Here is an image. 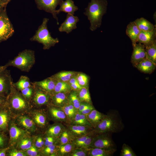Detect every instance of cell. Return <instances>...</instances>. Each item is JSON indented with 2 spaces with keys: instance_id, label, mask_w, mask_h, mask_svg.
I'll use <instances>...</instances> for the list:
<instances>
[{
  "instance_id": "1",
  "label": "cell",
  "mask_w": 156,
  "mask_h": 156,
  "mask_svg": "<svg viewBox=\"0 0 156 156\" xmlns=\"http://www.w3.org/2000/svg\"><path fill=\"white\" fill-rule=\"evenodd\" d=\"M107 4L106 0H91L85 9L83 14L90 21L91 31H94L101 27L103 17L106 13Z\"/></svg>"
},
{
  "instance_id": "2",
  "label": "cell",
  "mask_w": 156,
  "mask_h": 156,
  "mask_svg": "<svg viewBox=\"0 0 156 156\" xmlns=\"http://www.w3.org/2000/svg\"><path fill=\"white\" fill-rule=\"evenodd\" d=\"M125 127L120 116L118 110H109L103 120L94 129L97 133L110 132L118 133L123 130Z\"/></svg>"
},
{
  "instance_id": "3",
  "label": "cell",
  "mask_w": 156,
  "mask_h": 156,
  "mask_svg": "<svg viewBox=\"0 0 156 156\" xmlns=\"http://www.w3.org/2000/svg\"><path fill=\"white\" fill-rule=\"evenodd\" d=\"M35 63V52L33 50L25 49L20 52L13 60H10L4 65L16 68L22 71L29 72Z\"/></svg>"
},
{
  "instance_id": "4",
  "label": "cell",
  "mask_w": 156,
  "mask_h": 156,
  "mask_svg": "<svg viewBox=\"0 0 156 156\" xmlns=\"http://www.w3.org/2000/svg\"><path fill=\"white\" fill-rule=\"evenodd\" d=\"M49 19L44 18L35 34L30 38L31 41H36L43 45V49H49L59 42L57 38H54L51 35L47 26Z\"/></svg>"
},
{
  "instance_id": "5",
  "label": "cell",
  "mask_w": 156,
  "mask_h": 156,
  "mask_svg": "<svg viewBox=\"0 0 156 156\" xmlns=\"http://www.w3.org/2000/svg\"><path fill=\"white\" fill-rule=\"evenodd\" d=\"M112 134L110 132L97 133L93 138L90 147L108 150L116 148L112 139Z\"/></svg>"
},
{
  "instance_id": "6",
  "label": "cell",
  "mask_w": 156,
  "mask_h": 156,
  "mask_svg": "<svg viewBox=\"0 0 156 156\" xmlns=\"http://www.w3.org/2000/svg\"><path fill=\"white\" fill-rule=\"evenodd\" d=\"M14 32L13 26L7 15L5 7L0 13V43L6 40Z\"/></svg>"
},
{
  "instance_id": "7",
  "label": "cell",
  "mask_w": 156,
  "mask_h": 156,
  "mask_svg": "<svg viewBox=\"0 0 156 156\" xmlns=\"http://www.w3.org/2000/svg\"><path fill=\"white\" fill-rule=\"evenodd\" d=\"M17 90L13 83L10 92L7 97L6 103L10 104L15 109H24L27 106V102L22 96L18 93Z\"/></svg>"
},
{
  "instance_id": "8",
  "label": "cell",
  "mask_w": 156,
  "mask_h": 156,
  "mask_svg": "<svg viewBox=\"0 0 156 156\" xmlns=\"http://www.w3.org/2000/svg\"><path fill=\"white\" fill-rule=\"evenodd\" d=\"M38 8L39 10L51 13L53 17L55 19L59 25L57 16L56 8L60 5L63 0H35Z\"/></svg>"
},
{
  "instance_id": "9",
  "label": "cell",
  "mask_w": 156,
  "mask_h": 156,
  "mask_svg": "<svg viewBox=\"0 0 156 156\" xmlns=\"http://www.w3.org/2000/svg\"><path fill=\"white\" fill-rule=\"evenodd\" d=\"M10 71L6 69L0 72V96L7 98L13 83Z\"/></svg>"
},
{
  "instance_id": "10",
  "label": "cell",
  "mask_w": 156,
  "mask_h": 156,
  "mask_svg": "<svg viewBox=\"0 0 156 156\" xmlns=\"http://www.w3.org/2000/svg\"><path fill=\"white\" fill-rule=\"evenodd\" d=\"M133 50L131 56V62L134 66L146 58L145 45L140 43L133 46Z\"/></svg>"
},
{
  "instance_id": "11",
  "label": "cell",
  "mask_w": 156,
  "mask_h": 156,
  "mask_svg": "<svg viewBox=\"0 0 156 156\" xmlns=\"http://www.w3.org/2000/svg\"><path fill=\"white\" fill-rule=\"evenodd\" d=\"M79 21L77 16L67 14L65 20L59 28V31L68 34L77 28V24Z\"/></svg>"
},
{
  "instance_id": "12",
  "label": "cell",
  "mask_w": 156,
  "mask_h": 156,
  "mask_svg": "<svg viewBox=\"0 0 156 156\" xmlns=\"http://www.w3.org/2000/svg\"><path fill=\"white\" fill-rule=\"evenodd\" d=\"M34 94L33 100L35 104L42 105L47 103L49 101L50 96L48 92L42 90L36 85L33 82Z\"/></svg>"
},
{
  "instance_id": "13",
  "label": "cell",
  "mask_w": 156,
  "mask_h": 156,
  "mask_svg": "<svg viewBox=\"0 0 156 156\" xmlns=\"http://www.w3.org/2000/svg\"><path fill=\"white\" fill-rule=\"evenodd\" d=\"M156 28L151 31H140L137 42L144 44L145 46L156 40Z\"/></svg>"
},
{
  "instance_id": "14",
  "label": "cell",
  "mask_w": 156,
  "mask_h": 156,
  "mask_svg": "<svg viewBox=\"0 0 156 156\" xmlns=\"http://www.w3.org/2000/svg\"><path fill=\"white\" fill-rule=\"evenodd\" d=\"M60 5L59 9L56 10L57 14L61 12H64L74 15L75 12L78 10V7L75 5L74 2L72 0L63 1Z\"/></svg>"
},
{
  "instance_id": "15",
  "label": "cell",
  "mask_w": 156,
  "mask_h": 156,
  "mask_svg": "<svg viewBox=\"0 0 156 156\" xmlns=\"http://www.w3.org/2000/svg\"><path fill=\"white\" fill-rule=\"evenodd\" d=\"M85 115L92 127L94 129L103 120L106 115L94 109Z\"/></svg>"
},
{
  "instance_id": "16",
  "label": "cell",
  "mask_w": 156,
  "mask_h": 156,
  "mask_svg": "<svg viewBox=\"0 0 156 156\" xmlns=\"http://www.w3.org/2000/svg\"><path fill=\"white\" fill-rule=\"evenodd\" d=\"M140 31L134 22H131L127 25L126 31V34L131 39L132 45L135 44L137 42Z\"/></svg>"
},
{
  "instance_id": "17",
  "label": "cell",
  "mask_w": 156,
  "mask_h": 156,
  "mask_svg": "<svg viewBox=\"0 0 156 156\" xmlns=\"http://www.w3.org/2000/svg\"><path fill=\"white\" fill-rule=\"evenodd\" d=\"M56 82V81L51 77L43 80L35 81L33 83L42 90L50 92L53 91Z\"/></svg>"
},
{
  "instance_id": "18",
  "label": "cell",
  "mask_w": 156,
  "mask_h": 156,
  "mask_svg": "<svg viewBox=\"0 0 156 156\" xmlns=\"http://www.w3.org/2000/svg\"><path fill=\"white\" fill-rule=\"evenodd\" d=\"M156 64L151 60L145 58L135 67L141 72L151 74L155 69Z\"/></svg>"
},
{
  "instance_id": "19",
  "label": "cell",
  "mask_w": 156,
  "mask_h": 156,
  "mask_svg": "<svg viewBox=\"0 0 156 156\" xmlns=\"http://www.w3.org/2000/svg\"><path fill=\"white\" fill-rule=\"evenodd\" d=\"M87 149L88 155L90 156H111L117 150L116 148L108 150L91 147Z\"/></svg>"
},
{
  "instance_id": "20",
  "label": "cell",
  "mask_w": 156,
  "mask_h": 156,
  "mask_svg": "<svg viewBox=\"0 0 156 156\" xmlns=\"http://www.w3.org/2000/svg\"><path fill=\"white\" fill-rule=\"evenodd\" d=\"M134 22L140 31H151L156 28L155 26L143 17L137 18Z\"/></svg>"
},
{
  "instance_id": "21",
  "label": "cell",
  "mask_w": 156,
  "mask_h": 156,
  "mask_svg": "<svg viewBox=\"0 0 156 156\" xmlns=\"http://www.w3.org/2000/svg\"><path fill=\"white\" fill-rule=\"evenodd\" d=\"M77 73L76 72L71 71H62L54 74L51 77L56 81L68 83Z\"/></svg>"
},
{
  "instance_id": "22",
  "label": "cell",
  "mask_w": 156,
  "mask_h": 156,
  "mask_svg": "<svg viewBox=\"0 0 156 156\" xmlns=\"http://www.w3.org/2000/svg\"><path fill=\"white\" fill-rule=\"evenodd\" d=\"M68 93L59 92L54 94L52 97L53 103L55 105L63 107L69 103Z\"/></svg>"
},
{
  "instance_id": "23",
  "label": "cell",
  "mask_w": 156,
  "mask_h": 156,
  "mask_svg": "<svg viewBox=\"0 0 156 156\" xmlns=\"http://www.w3.org/2000/svg\"><path fill=\"white\" fill-rule=\"evenodd\" d=\"M5 107L6 104L0 108V131L2 132L7 129L9 120L8 113Z\"/></svg>"
},
{
  "instance_id": "24",
  "label": "cell",
  "mask_w": 156,
  "mask_h": 156,
  "mask_svg": "<svg viewBox=\"0 0 156 156\" xmlns=\"http://www.w3.org/2000/svg\"><path fill=\"white\" fill-rule=\"evenodd\" d=\"M146 58L156 64V40L145 46Z\"/></svg>"
},
{
  "instance_id": "25",
  "label": "cell",
  "mask_w": 156,
  "mask_h": 156,
  "mask_svg": "<svg viewBox=\"0 0 156 156\" xmlns=\"http://www.w3.org/2000/svg\"><path fill=\"white\" fill-rule=\"evenodd\" d=\"M92 127L82 125H70L69 128L73 133L79 135L88 133L92 131Z\"/></svg>"
},
{
  "instance_id": "26",
  "label": "cell",
  "mask_w": 156,
  "mask_h": 156,
  "mask_svg": "<svg viewBox=\"0 0 156 156\" xmlns=\"http://www.w3.org/2000/svg\"><path fill=\"white\" fill-rule=\"evenodd\" d=\"M72 90L68 83L56 81L55 86L52 92L54 94L59 92L69 93Z\"/></svg>"
},
{
  "instance_id": "27",
  "label": "cell",
  "mask_w": 156,
  "mask_h": 156,
  "mask_svg": "<svg viewBox=\"0 0 156 156\" xmlns=\"http://www.w3.org/2000/svg\"><path fill=\"white\" fill-rule=\"evenodd\" d=\"M15 87L19 90L31 86L32 83L29 78L27 76L22 75L18 81L15 83H13Z\"/></svg>"
},
{
  "instance_id": "28",
  "label": "cell",
  "mask_w": 156,
  "mask_h": 156,
  "mask_svg": "<svg viewBox=\"0 0 156 156\" xmlns=\"http://www.w3.org/2000/svg\"><path fill=\"white\" fill-rule=\"evenodd\" d=\"M79 98L81 102H85L92 104L88 87H83L77 91Z\"/></svg>"
},
{
  "instance_id": "29",
  "label": "cell",
  "mask_w": 156,
  "mask_h": 156,
  "mask_svg": "<svg viewBox=\"0 0 156 156\" xmlns=\"http://www.w3.org/2000/svg\"><path fill=\"white\" fill-rule=\"evenodd\" d=\"M69 94V102L72 104L76 109L78 110L81 101L78 96L77 91L72 90Z\"/></svg>"
},
{
  "instance_id": "30",
  "label": "cell",
  "mask_w": 156,
  "mask_h": 156,
  "mask_svg": "<svg viewBox=\"0 0 156 156\" xmlns=\"http://www.w3.org/2000/svg\"><path fill=\"white\" fill-rule=\"evenodd\" d=\"M10 142H12L17 140L23 133V131L14 125L11 126L9 130Z\"/></svg>"
},
{
  "instance_id": "31",
  "label": "cell",
  "mask_w": 156,
  "mask_h": 156,
  "mask_svg": "<svg viewBox=\"0 0 156 156\" xmlns=\"http://www.w3.org/2000/svg\"><path fill=\"white\" fill-rule=\"evenodd\" d=\"M76 77L79 83L82 87L88 86L89 78L86 74L81 72L78 73L76 75Z\"/></svg>"
},
{
  "instance_id": "32",
  "label": "cell",
  "mask_w": 156,
  "mask_h": 156,
  "mask_svg": "<svg viewBox=\"0 0 156 156\" xmlns=\"http://www.w3.org/2000/svg\"><path fill=\"white\" fill-rule=\"evenodd\" d=\"M50 112L52 116L56 119L64 120L66 118V115L62 110L53 107L50 109Z\"/></svg>"
},
{
  "instance_id": "33",
  "label": "cell",
  "mask_w": 156,
  "mask_h": 156,
  "mask_svg": "<svg viewBox=\"0 0 156 156\" xmlns=\"http://www.w3.org/2000/svg\"><path fill=\"white\" fill-rule=\"evenodd\" d=\"M120 156H136L132 148L126 144L122 145L120 153Z\"/></svg>"
},
{
  "instance_id": "34",
  "label": "cell",
  "mask_w": 156,
  "mask_h": 156,
  "mask_svg": "<svg viewBox=\"0 0 156 156\" xmlns=\"http://www.w3.org/2000/svg\"><path fill=\"white\" fill-rule=\"evenodd\" d=\"M20 122L21 124L26 129H31L34 127L33 122L30 118L25 117H22L20 118Z\"/></svg>"
},
{
  "instance_id": "35",
  "label": "cell",
  "mask_w": 156,
  "mask_h": 156,
  "mask_svg": "<svg viewBox=\"0 0 156 156\" xmlns=\"http://www.w3.org/2000/svg\"><path fill=\"white\" fill-rule=\"evenodd\" d=\"M62 127L59 125L52 126L49 128L48 131V134L51 136H57L62 131Z\"/></svg>"
},
{
  "instance_id": "36",
  "label": "cell",
  "mask_w": 156,
  "mask_h": 156,
  "mask_svg": "<svg viewBox=\"0 0 156 156\" xmlns=\"http://www.w3.org/2000/svg\"><path fill=\"white\" fill-rule=\"evenodd\" d=\"M76 75L73 77L68 83L70 86L72 90L77 91L81 89L82 87L79 84L77 81Z\"/></svg>"
},
{
  "instance_id": "37",
  "label": "cell",
  "mask_w": 156,
  "mask_h": 156,
  "mask_svg": "<svg viewBox=\"0 0 156 156\" xmlns=\"http://www.w3.org/2000/svg\"><path fill=\"white\" fill-rule=\"evenodd\" d=\"M31 85L21 90L23 96L27 99H30L32 96L34 90L33 85L31 83Z\"/></svg>"
},
{
  "instance_id": "38",
  "label": "cell",
  "mask_w": 156,
  "mask_h": 156,
  "mask_svg": "<svg viewBox=\"0 0 156 156\" xmlns=\"http://www.w3.org/2000/svg\"><path fill=\"white\" fill-rule=\"evenodd\" d=\"M73 145L68 143L62 145L60 148L59 152L62 155L70 152L73 148Z\"/></svg>"
},
{
  "instance_id": "39",
  "label": "cell",
  "mask_w": 156,
  "mask_h": 156,
  "mask_svg": "<svg viewBox=\"0 0 156 156\" xmlns=\"http://www.w3.org/2000/svg\"><path fill=\"white\" fill-rule=\"evenodd\" d=\"M34 120L36 123L40 125H44L46 123V118L41 114H37L35 116Z\"/></svg>"
},
{
  "instance_id": "40",
  "label": "cell",
  "mask_w": 156,
  "mask_h": 156,
  "mask_svg": "<svg viewBox=\"0 0 156 156\" xmlns=\"http://www.w3.org/2000/svg\"><path fill=\"white\" fill-rule=\"evenodd\" d=\"M70 139V133L67 131H64L61 135L60 141L61 145L68 143Z\"/></svg>"
},
{
  "instance_id": "41",
  "label": "cell",
  "mask_w": 156,
  "mask_h": 156,
  "mask_svg": "<svg viewBox=\"0 0 156 156\" xmlns=\"http://www.w3.org/2000/svg\"><path fill=\"white\" fill-rule=\"evenodd\" d=\"M93 130L86 134L85 135L78 138L75 141V143L76 146L80 147L84 142L91 133Z\"/></svg>"
},
{
  "instance_id": "42",
  "label": "cell",
  "mask_w": 156,
  "mask_h": 156,
  "mask_svg": "<svg viewBox=\"0 0 156 156\" xmlns=\"http://www.w3.org/2000/svg\"><path fill=\"white\" fill-rule=\"evenodd\" d=\"M86 153L81 149H77L73 150L70 156H85L86 155Z\"/></svg>"
},
{
  "instance_id": "43",
  "label": "cell",
  "mask_w": 156,
  "mask_h": 156,
  "mask_svg": "<svg viewBox=\"0 0 156 156\" xmlns=\"http://www.w3.org/2000/svg\"><path fill=\"white\" fill-rule=\"evenodd\" d=\"M74 122L78 125L85 126L81 116V114L77 113L75 115L74 118Z\"/></svg>"
},
{
  "instance_id": "44",
  "label": "cell",
  "mask_w": 156,
  "mask_h": 156,
  "mask_svg": "<svg viewBox=\"0 0 156 156\" xmlns=\"http://www.w3.org/2000/svg\"><path fill=\"white\" fill-rule=\"evenodd\" d=\"M6 139L2 132L0 131V148H5Z\"/></svg>"
},
{
  "instance_id": "45",
  "label": "cell",
  "mask_w": 156,
  "mask_h": 156,
  "mask_svg": "<svg viewBox=\"0 0 156 156\" xmlns=\"http://www.w3.org/2000/svg\"><path fill=\"white\" fill-rule=\"evenodd\" d=\"M92 105V104L85 102H81L78 110L79 112L80 113L83 110L90 107Z\"/></svg>"
},
{
  "instance_id": "46",
  "label": "cell",
  "mask_w": 156,
  "mask_h": 156,
  "mask_svg": "<svg viewBox=\"0 0 156 156\" xmlns=\"http://www.w3.org/2000/svg\"><path fill=\"white\" fill-rule=\"evenodd\" d=\"M62 109L66 115H67L68 117L71 118L74 116L75 114L72 112L69 109L67 104L62 107Z\"/></svg>"
},
{
  "instance_id": "47",
  "label": "cell",
  "mask_w": 156,
  "mask_h": 156,
  "mask_svg": "<svg viewBox=\"0 0 156 156\" xmlns=\"http://www.w3.org/2000/svg\"><path fill=\"white\" fill-rule=\"evenodd\" d=\"M8 155L10 156H24L25 155L22 152L15 150L10 151Z\"/></svg>"
},
{
  "instance_id": "48",
  "label": "cell",
  "mask_w": 156,
  "mask_h": 156,
  "mask_svg": "<svg viewBox=\"0 0 156 156\" xmlns=\"http://www.w3.org/2000/svg\"><path fill=\"white\" fill-rule=\"evenodd\" d=\"M94 109V107L92 105L90 106V107L86 108L84 110L82 111L80 113L81 114L86 115L90 112L92 110Z\"/></svg>"
},
{
  "instance_id": "49",
  "label": "cell",
  "mask_w": 156,
  "mask_h": 156,
  "mask_svg": "<svg viewBox=\"0 0 156 156\" xmlns=\"http://www.w3.org/2000/svg\"><path fill=\"white\" fill-rule=\"evenodd\" d=\"M7 98L0 96V108L6 104Z\"/></svg>"
},
{
  "instance_id": "50",
  "label": "cell",
  "mask_w": 156,
  "mask_h": 156,
  "mask_svg": "<svg viewBox=\"0 0 156 156\" xmlns=\"http://www.w3.org/2000/svg\"><path fill=\"white\" fill-rule=\"evenodd\" d=\"M25 149H28L31 146V142L29 139H25Z\"/></svg>"
},
{
  "instance_id": "51",
  "label": "cell",
  "mask_w": 156,
  "mask_h": 156,
  "mask_svg": "<svg viewBox=\"0 0 156 156\" xmlns=\"http://www.w3.org/2000/svg\"><path fill=\"white\" fill-rule=\"evenodd\" d=\"M8 149V148H0V156H6V151Z\"/></svg>"
},
{
  "instance_id": "52",
  "label": "cell",
  "mask_w": 156,
  "mask_h": 156,
  "mask_svg": "<svg viewBox=\"0 0 156 156\" xmlns=\"http://www.w3.org/2000/svg\"><path fill=\"white\" fill-rule=\"evenodd\" d=\"M54 141V140L53 138L52 137L51 139L49 140L45 141L44 143L45 145L46 146L51 145L53 144Z\"/></svg>"
},
{
  "instance_id": "53",
  "label": "cell",
  "mask_w": 156,
  "mask_h": 156,
  "mask_svg": "<svg viewBox=\"0 0 156 156\" xmlns=\"http://www.w3.org/2000/svg\"><path fill=\"white\" fill-rule=\"evenodd\" d=\"M35 147L34 146H31V147L27 149V153L29 156H31L32 153Z\"/></svg>"
},
{
  "instance_id": "54",
  "label": "cell",
  "mask_w": 156,
  "mask_h": 156,
  "mask_svg": "<svg viewBox=\"0 0 156 156\" xmlns=\"http://www.w3.org/2000/svg\"><path fill=\"white\" fill-rule=\"evenodd\" d=\"M20 148L22 150L25 149V146L24 139L21 142L20 144Z\"/></svg>"
},
{
  "instance_id": "55",
  "label": "cell",
  "mask_w": 156,
  "mask_h": 156,
  "mask_svg": "<svg viewBox=\"0 0 156 156\" xmlns=\"http://www.w3.org/2000/svg\"><path fill=\"white\" fill-rule=\"evenodd\" d=\"M55 150V149H44V151L46 153L48 154H52L53 153Z\"/></svg>"
},
{
  "instance_id": "56",
  "label": "cell",
  "mask_w": 156,
  "mask_h": 156,
  "mask_svg": "<svg viewBox=\"0 0 156 156\" xmlns=\"http://www.w3.org/2000/svg\"><path fill=\"white\" fill-rule=\"evenodd\" d=\"M36 146L38 148H41L42 146L40 143L39 138L36 140Z\"/></svg>"
},
{
  "instance_id": "57",
  "label": "cell",
  "mask_w": 156,
  "mask_h": 156,
  "mask_svg": "<svg viewBox=\"0 0 156 156\" xmlns=\"http://www.w3.org/2000/svg\"><path fill=\"white\" fill-rule=\"evenodd\" d=\"M0 1L5 7H6L7 4L10 1V0H0Z\"/></svg>"
},
{
  "instance_id": "58",
  "label": "cell",
  "mask_w": 156,
  "mask_h": 156,
  "mask_svg": "<svg viewBox=\"0 0 156 156\" xmlns=\"http://www.w3.org/2000/svg\"><path fill=\"white\" fill-rule=\"evenodd\" d=\"M55 145L53 144L49 145L47 146V147L45 148V149H55Z\"/></svg>"
},
{
  "instance_id": "59",
  "label": "cell",
  "mask_w": 156,
  "mask_h": 156,
  "mask_svg": "<svg viewBox=\"0 0 156 156\" xmlns=\"http://www.w3.org/2000/svg\"><path fill=\"white\" fill-rule=\"evenodd\" d=\"M37 154V151L36 148L35 147L32 153L31 156H36Z\"/></svg>"
},
{
  "instance_id": "60",
  "label": "cell",
  "mask_w": 156,
  "mask_h": 156,
  "mask_svg": "<svg viewBox=\"0 0 156 156\" xmlns=\"http://www.w3.org/2000/svg\"><path fill=\"white\" fill-rule=\"evenodd\" d=\"M5 7H5L0 1V13Z\"/></svg>"
},
{
  "instance_id": "61",
  "label": "cell",
  "mask_w": 156,
  "mask_h": 156,
  "mask_svg": "<svg viewBox=\"0 0 156 156\" xmlns=\"http://www.w3.org/2000/svg\"><path fill=\"white\" fill-rule=\"evenodd\" d=\"M5 66L4 65L1 66L0 65V72L4 70L7 69Z\"/></svg>"
},
{
  "instance_id": "62",
  "label": "cell",
  "mask_w": 156,
  "mask_h": 156,
  "mask_svg": "<svg viewBox=\"0 0 156 156\" xmlns=\"http://www.w3.org/2000/svg\"><path fill=\"white\" fill-rule=\"evenodd\" d=\"M40 143L42 146L44 144V142L41 138H39Z\"/></svg>"
},
{
  "instance_id": "63",
  "label": "cell",
  "mask_w": 156,
  "mask_h": 156,
  "mask_svg": "<svg viewBox=\"0 0 156 156\" xmlns=\"http://www.w3.org/2000/svg\"><path fill=\"white\" fill-rule=\"evenodd\" d=\"M11 0H10V1H11Z\"/></svg>"
}]
</instances>
